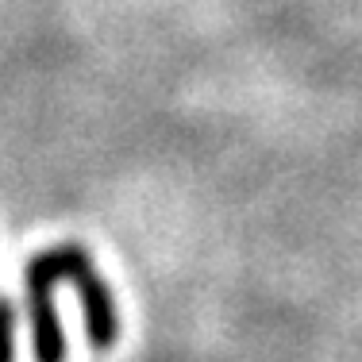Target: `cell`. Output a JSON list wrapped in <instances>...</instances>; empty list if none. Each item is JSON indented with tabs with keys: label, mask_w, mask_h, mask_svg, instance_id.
<instances>
[{
	"label": "cell",
	"mask_w": 362,
	"mask_h": 362,
	"mask_svg": "<svg viewBox=\"0 0 362 362\" xmlns=\"http://www.w3.org/2000/svg\"><path fill=\"white\" fill-rule=\"evenodd\" d=\"M0 362H16V313L0 300Z\"/></svg>",
	"instance_id": "cell-3"
},
{
	"label": "cell",
	"mask_w": 362,
	"mask_h": 362,
	"mask_svg": "<svg viewBox=\"0 0 362 362\" xmlns=\"http://www.w3.org/2000/svg\"><path fill=\"white\" fill-rule=\"evenodd\" d=\"M54 286L58 278L47 270V262L35 255L28 266V308H31V343H35V362H62L66 343L62 327L54 316Z\"/></svg>",
	"instance_id": "cell-2"
},
{
	"label": "cell",
	"mask_w": 362,
	"mask_h": 362,
	"mask_svg": "<svg viewBox=\"0 0 362 362\" xmlns=\"http://www.w3.org/2000/svg\"><path fill=\"white\" fill-rule=\"evenodd\" d=\"M39 258L47 262V270L58 281H74V289L81 293V305H85V327H89L93 351H108L116 343V332H119L116 300H112L105 281L97 278L89 255L81 247H54V251H42Z\"/></svg>",
	"instance_id": "cell-1"
}]
</instances>
